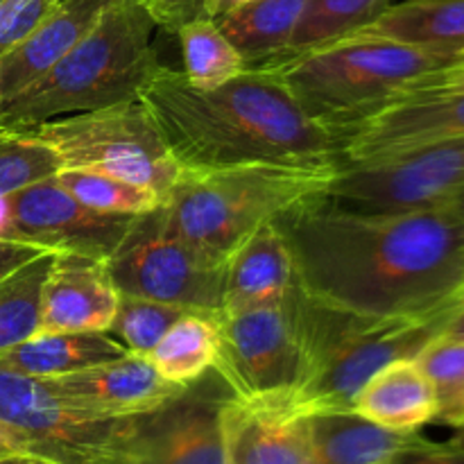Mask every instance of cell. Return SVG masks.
Listing matches in <instances>:
<instances>
[{
  "instance_id": "cell-23",
  "label": "cell",
  "mask_w": 464,
  "mask_h": 464,
  "mask_svg": "<svg viewBox=\"0 0 464 464\" xmlns=\"http://www.w3.org/2000/svg\"><path fill=\"white\" fill-rule=\"evenodd\" d=\"M358 34L383 36L430 53L464 54V0H403Z\"/></svg>"
},
{
  "instance_id": "cell-33",
  "label": "cell",
  "mask_w": 464,
  "mask_h": 464,
  "mask_svg": "<svg viewBox=\"0 0 464 464\" xmlns=\"http://www.w3.org/2000/svg\"><path fill=\"white\" fill-rule=\"evenodd\" d=\"M59 0H0V54L44 23Z\"/></svg>"
},
{
  "instance_id": "cell-2",
  "label": "cell",
  "mask_w": 464,
  "mask_h": 464,
  "mask_svg": "<svg viewBox=\"0 0 464 464\" xmlns=\"http://www.w3.org/2000/svg\"><path fill=\"white\" fill-rule=\"evenodd\" d=\"M184 170L279 163L338 170V140L299 109L275 68H245L213 89L159 63L139 93Z\"/></svg>"
},
{
  "instance_id": "cell-15",
  "label": "cell",
  "mask_w": 464,
  "mask_h": 464,
  "mask_svg": "<svg viewBox=\"0 0 464 464\" xmlns=\"http://www.w3.org/2000/svg\"><path fill=\"white\" fill-rule=\"evenodd\" d=\"M44 381L66 403L104 420L152 412L186 388L163 379L148 358L136 353Z\"/></svg>"
},
{
  "instance_id": "cell-32",
  "label": "cell",
  "mask_w": 464,
  "mask_h": 464,
  "mask_svg": "<svg viewBox=\"0 0 464 464\" xmlns=\"http://www.w3.org/2000/svg\"><path fill=\"white\" fill-rule=\"evenodd\" d=\"M57 170V157L30 131H0V198Z\"/></svg>"
},
{
  "instance_id": "cell-13",
  "label": "cell",
  "mask_w": 464,
  "mask_h": 464,
  "mask_svg": "<svg viewBox=\"0 0 464 464\" xmlns=\"http://www.w3.org/2000/svg\"><path fill=\"white\" fill-rule=\"evenodd\" d=\"M231 390L208 370L152 412L136 417L139 464H227L222 408Z\"/></svg>"
},
{
  "instance_id": "cell-38",
  "label": "cell",
  "mask_w": 464,
  "mask_h": 464,
  "mask_svg": "<svg viewBox=\"0 0 464 464\" xmlns=\"http://www.w3.org/2000/svg\"><path fill=\"white\" fill-rule=\"evenodd\" d=\"M9 456H34L30 442L18 430L9 429L0 421V460Z\"/></svg>"
},
{
  "instance_id": "cell-3",
  "label": "cell",
  "mask_w": 464,
  "mask_h": 464,
  "mask_svg": "<svg viewBox=\"0 0 464 464\" xmlns=\"http://www.w3.org/2000/svg\"><path fill=\"white\" fill-rule=\"evenodd\" d=\"M154 30L157 23L140 0H113L50 71L0 104V131H27L54 118L139 98L161 63Z\"/></svg>"
},
{
  "instance_id": "cell-41",
  "label": "cell",
  "mask_w": 464,
  "mask_h": 464,
  "mask_svg": "<svg viewBox=\"0 0 464 464\" xmlns=\"http://www.w3.org/2000/svg\"><path fill=\"white\" fill-rule=\"evenodd\" d=\"M0 464H57V462L45 460V458H39V456H9V458H3Z\"/></svg>"
},
{
  "instance_id": "cell-14",
  "label": "cell",
  "mask_w": 464,
  "mask_h": 464,
  "mask_svg": "<svg viewBox=\"0 0 464 464\" xmlns=\"http://www.w3.org/2000/svg\"><path fill=\"white\" fill-rule=\"evenodd\" d=\"M453 136H464V91L401 98L340 136V168Z\"/></svg>"
},
{
  "instance_id": "cell-17",
  "label": "cell",
  "mask_w": 464,
  "mask_h": 464,
  "mask_svg": "<svg viewBox=\"0 0 464 464\" xmlns=\"http://www.w3.org/2000/svg\"><path fill=\"white\" fill-rule=\"evenodd\" d=\"M227 464H313L311 421L231 394L222 408Z\"/></svg>"
},
{
  "instance_id": "cell-24",
  "label": "cell",
  "mask_w": 464,
  "mask_h": 464,
  "mask_svg": "<svg viewBox=\"0 0 464 464\" xmlns=\"http://www.w3.org/2000/svg\"><path fill=\"white\" fill-rule=\"evenodd\" d=\"M306 0H249L216 18L247 68L272 66L288 50Z\"/></svg>"
},
{
  "instance_id": "cell-37",
  "label": "cell",
  "mask_w": 464,
  "mask_h": 464,
  "mask_svg": "<svg viewBox=\"0 0 464 464\" xmlns=\"http://www.w3.org/2000/svg\"><path fill=\"white\" fill-rule=\"evenodd\" d=\"M45 254L44 249L32 247V245L16 243V240H0V279L12 275L21 266H25L32 258Z\"/></svg>"
},
{
  "instance_id": "cell-39",
  "label": "cell",
  "mask_w": 464,
  "mask_h": 464,
  "mask_svg": "<svg viewBox=\"0 0 464 464\" xmlns=\"http://www.w3.org/2000/svg\"><path fill=\"white\" fill-rule=\"evenodd\" d=\"M245 3H249V0H207V5H204V16L218 18Z\"/></svg>"
},
{
  "instance_id": "cell-19",
  "label": "cell",
  "mask_w": 464,
  "mask_h": 464,
  "mask_svg": "<svg viewBox=\"0 0 464 464\" xmlns=\"http://www.w3.org/2000/svg\"><path fill=\"white\" fill-rule=\"evenodd\" d=\"M293 285L295 266L288 243L276 222H267L231 254L220 313L276 306L288 297Z\"/></svg>"
},
{
  "instance_id": "cell-42",
  "label": "cell",
  "mask_w": 464,
  "mask_h": 464,
  "mask_svg": "<svg viewBox=\"0 0 464 464\" xmlns=\"http://www.w3.org/2000/svg\"><path fill=\"white\" fill-rule=\"evenodd\" d=\"M447 207H451L453 211H456V213H460V216L464 218V188L460 190V193H458V195H453V198L449 199V202H447Z\"/></svg>"
},
{
  "instance_id": "cell-16",
  "label": "cell",
  "mask_w": 464,
  "mask_h": 464,
  "mask_svg": "<svg viewBox=\"0 0 464 464\" xmlns=\"http://www.w3.org/2000/svg\"><path fill=\"white\" fill-rule=\"evenodd\" d=\"M118 297L107 263L82 254H54L41 290L36 334H107L116 317Z\"/></svg>"
},
{
  "instance_id": "cell-25",
  "label": "cell",
  "mask_w": 464,
  "mask_h": 464,
  "mask_svg": "<svg viewBox=\"0 0 464 464\" xmlns=\"http://www.w3.org/2000/svg\"><path fill=\"white\" fill-rule=\"evenodd\" d=\"M145 358L170 383L188 385L198 381L213 370L218 358L216 315L184 313Z\"/></svg>"
},
{
  "instance_id": "cell-34",
  "label": "cell",
  "mask_w": 464,
  "mask_h": 464,
  "mask_svg": "<svg viewBox=\"0 0 464 464\" xmlns=\"http://www.w3.org/2000/svg\"><path fill=\"white\" fill-rule=\"evenodd\" d=\"M464 91V54L451 59L444 66L435 71L424 72L417 80H412L406 89L401 91L397 100L412 98V95H433V93H462ZM394 100V102H397Z\"/></svg>"
},
{
  "instance_id": "cell-28",
  "label": "cell",
  "mask_w": 464,
  "mask_h": 464,
  "mask_svg": "<svg viewBox=\"0 0 464 464\" xmlns=\"http://www.w3.org/2000/svg\"><path fill=\"white\" fill-rule=\"evenodd\" d=\"M53 256V252L41 254L0 279V353L39 331L41 290Z\"/></svg>"
},
{
  "instance_id": "cell-8",
  "label": "cell",
  "mask_w": 464,
  "mask_h": 464,
  "mask_svg": "<svg viewBox=\"0 0 464 464\" xmlns=\"http://www.w3.org/2000/svg\"><path fill=\"white\" fill-rule=\"evenodd\" d=\"M0 421L57 464H139L136 417L104 420L63 401L44 379L0 365Z\"/></svg>"
},
{
  "instance_id": "cell-29",
  "label": "cell",
  "mask_w": 464,
  "mask_h": 464,
  "mask_svg": "<svg viewBox=\"0 0 464 464\" xmlns=\"http://www.w3.org/2000/svg\"><path fill=\"white\" fill-rule=\"evenodd\" d=\"M59 184L75 195L82 204L102 213L116 216H143L163 204L161 195L136 186L102 170L91 168H59L54 172Z\"/></svg>"
},
{
  "instance_id": "cell-1",
  "label": "cell",
  "mask_w": 464,
  "mask_h": 464,
  "mask_svg": "<svg viewBox=\"0 0 464 464\" xmlns=\"http://www.w3.org/2000/svg\"><path fill=\"white\" fill-rule=\"evenodd\" d=\"M275 222L293 256L295 285L320 306L390 320L462 302L464 218L447 204L358 211L317 195Z\"/></svg>"
},
{
  "instance_id": "cell-9",
  "label": "cell",
  "mask_w": 464,
  "mask_h": 464,
  "mask_svg": "<svg viewBox=\"0 0 464 464\" xmlns=\"http://www.w3.org/2000/svg\"><path fill=\"white\" fill-rule=\"evenodd\" d=\"M218 372L236 399L281 403L306 372L302 317L295 285L276 306L218 313Z\"/></svg>"
},
{
  "instance_id": "cell-10",
  "label": "cell",
  "mask_w": 464,
  "mask_h": 464,
  "mask_svg": "<svg viewBox=\"0 0 464 464\" xmlns=\"http://www.w3.org/2000/svg\"><path fill=\"white\" fill-rule=\"evenodd\" d=\"M107 270L118 295L218 315L225 302L227 266L208 261L168 227L161 207L134 220Z\"/></svg>"
},
{
  "instance_id": "cell-20",
  "label": "cell",
  "mask_w": 464,
  "mask_h": 464,
  "mask_svg": "<svg viewBox=\"0 0 464 464\" xmlns=\"http://www.w3.org/2000/svg\"><path fill=\"white\" fill-rule=\"evenodd\" d=\"M352 411L383 429L420 433L435 421L438 403L433 388L415 358H401L376 372L361 388Z\"/></svg>"
},
{
  "instance_id": "cell-12",
  "label": "cell",
  "mask_w": 464,
  "mask_h": 464,
  "mask_svg": "<svg viewBox=\"0 0 464 464\" xmlns=\"http://www.w3.org/2000/svg\"><path fill=\"white\" fill-rule=\"evenodd\" d=\"M5 204L7 218L0 240H16L53 254H82L104 263L139 218L86 207L54 175L14 190Z\"/></svg>"
},
{
  "instance_id": "cell-11",
  "label": "cell",
  "mask_w": 464,
  "mask_h": 464,
  "mask_svg": "<svg viewBox=\"0 0 464 464\" xmlns=\"http://www.w3.org/2000/svg\"><path fill=\"white\" fill-rule=\"evenodd\" d=\"M462 188L464 136H453L338 168L324 195L358 211H411L447 204Z\"/></svg>"
},
{
  "instance_id": "cell-31",
  "label": "cell",
  "mask_w": 464,
  "mask_h": 464,
  "mask_svg": "<svg viewBox=\"0 0 464 464\" xmlns=\"http://www.w3.org/2000/svg\"><path fill=\"white\" fill-rule=\"evenodd\" d=\"M184 313L188 311H184L179 306H172V304L121 295L118 297L116 317H113L111 329L107 334L113 335L130 353L148 356L154 349V344L166 335V331Z\"/></svg>"
},
{
  "instance_id": "cell-43",
  "label": "cell",
  "mask_w": 464,
  "mask_h": 464,
  "mask_svg": "<svg viewBox=\"0 0 464 464\" xmlns=\"http://www.w3.org/2000/svg\"><path fill=\"white\" fill-rule=\"evenodd\" d=\"M451 442L458 444V447H464V424L460 426V429H456V433H453Z\"/></svg>"
},
{
  "instance_id": "cell-22",
  "label": "cell",
  "mask_w": 464,
  "mask_h": 464,
  "mask_svg": "<svg viewBox=\"0 0 464 464\" xmlns=\"http://www.w3.org/2000/svg\"><path fill=\"white\" fill-rule=\"evenodd\" d=\"M127 353L130 352L104 331L34 334L16 347L0 353V365L34 379H54L113 358H122Z\"/></svg>"
},
{
  "instance_id": "cell-44",
  "label": "cell",
  "mask_w": 464,
  "mask_h": 464,
  "mask_svg": "<svg viewBox=\"0 0 464 464\" xmlns=\"http://www.w3.org/2000/svg\"><path fill=\"white\" fill-rule=\"evenodd\" d=\"M462 302H464V288H462Z\"/></svg>"
},
{
  "instance_id": "cell-26",
  "label": "cell",
  "mask_w": 464,
  "mask_h": 464,
  "mask_svg": "<svg viewBox=\"0 0 464 464\" xmlns=\"http://www.w3.org/2000/svg\"><path fill=\"white\" fill-rule=\"evenodd\" d=\"M390 5L392 0H306L288 50L281 59L358 34Z\"/></svg>"
},
{
  "instance_id": "cell-27",
  "label": "cell",
  "mask_w": 464,
  "mask_h": 464,
  "mask_svg": "<svg viewBox=\"0 0 464 464\" xmlns=\"http://www.w3.org/2000/svg\"><path fill=\"white\" fill-rule=\"evenodd\" d=\"M184 54L186 80L199 89H213L245 71V59L220 30L216 18L198 16L175 32Z\"/></svg>"
},
{
  "instance_id": "cell-35",
  "label": "cell",
  "mask_w": 464,
  "mask_h": 464,
  "mask_svg": "<svg viewBox=\"0 0 464 464\" xmlns=\"http://www.w3.org/2000/svg\"><path fill=\"white\" fill-rule=\"evenodd\" d=\"M392 464H464V447H458L451 440L438 444L417 435L394 456Z\"/></svg>"
},
{
  "instance_id": "cell-40",
  "label": "cell",
  "mask_w": 464,
  "mask_h": 464,
  "mask_svg": "<svg viewBox=\"0 0 464 464\" xmlns=\"http://www.w3.org/2000/svg\"><path fill=\"white\" fill-rule=\"evenodd\" d=\"M444 334L453 335V338H464V302L456 308V313H453L451 320H449Z\"/></svg>"
},
{
  "instance_id": "cell-18",
  "label": "cell",
  "mask_w": 464,
  "mask_h": 464,
  "mask_svg": "<svg viewBox=\"0 0 464 464\" xmlns=\"http://www.w3.org/2000/svg\"><path fill=\"white\" fill-rule=\"evenodd\" d=\"M111 3L113 0H59L36 30L0 54V104L50 71Z\"/></svg>"
},
{
  "instance_id": "cell-36",
  "label": "cell",
  "mask_w": 464,
  "mask_h": 464,
  "mask_svg": "<svg viewBox=\"0 0 464 464\" xmlns=\"http://www.w3.org/2000/svg\"><path fill=\"white\" fill-rule=\"evenodd\" d=\"M140 3L154 18L157 27H163V30L175 34L184 23L204 16L207 0H140Z\"/></svg>"
},
{
  "instance_id": "cell-21",
  "label": "cell",
  "mask_w": 464,
  "mask_h": 464,
  "mask_svg": "<svg viewBox=\"0 0 464 464\" xmlns=\"http://www.w3.org/2000/svg\"><path fill=\"white\" fill-rule=\"evenodd\" d=\"M308 421L313 464H392L394 456L420 435L383 429L353 411L313 415Z\"/></svg>"
},
{
  "instance_id": "cell-4",
  "label": "cell",
  "mask_w": 464,
  "mask_h": 464,
  "mask_svg": "<svg viewBox=\"0 0 464 464\" xmlns=\"http://www.w3.org/2000/svg\"><path fill=\"white\" fill-rule=\"evenodd\" d=\"M295 295L306 344V372L297 390L275 406L299 417L352 411L356 394L376 372L401 358H415L444 334L462 304L424 317L379 320L320 306L297 285Z\"/></svg>"
},
{
  "instance_id": "cell-30",
  "label": "cell",
  "mask_w": 464,
  "mask_h": 464,
  "mask_svg": "<svg viewBox=\"0 0 464 464\" xmlns=\"http://www.w3.org/2000/svg\"><path fill=\"white\" fill-rule=\"evenodd\" d=\"M415 361L433 388L438 403L435 424L460 429L464 424V338L438 335L417 353Z\"/></svg>"
},
{
  "instance_id": "cell-6",
  "label": "cell",
  "mask_w": 464,
  "mask_h": 464,
  "mask_svg": "<svg viewBox=\"0 0 464 464\" xmlns=\"http://www.w3.org/2000/svg\"><path fill=\"white\" fill-rule=\"evenodd\" d=\"M447 54L383 36L353 34L272 63L295 102L335 140L379 113ZM340 150V148H338Z\"/></svg>"
},
{
  "instance_id": "cell-5",
  "label": "cell",
  "mask_w": 464,
  "mask_h": 464,
  "mask_svg": "<svg viewBox=\"0 0 464 464\" xmlns=\"http://www.w3.org/2000/svg\"><path fill=\"white\" fill-rule=\"evenodd\" d=\"M334 175L335 170L279 163L184 170L161 211L168 227L195 252L227 266L254 231L299 202L324 195Z\"/></svg>"
},
{
  "instance_id": "cell-7",
  "label": "cell",
  "mask_w": 464,
  "mask_h": 464,
  "mask_svg": "<svg viewBox=\"0 0 464 464\" xmlns=\"http://www.w3.org/2000/svg\"><path fill=\"white\" fill-rule=\"evenodd\" d=\"M27 131L57 157L59 168L109 172L163 199L184 172L140 98L54 118Z\"/></svg>"
}]
</instances>
